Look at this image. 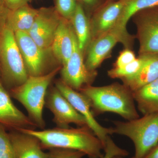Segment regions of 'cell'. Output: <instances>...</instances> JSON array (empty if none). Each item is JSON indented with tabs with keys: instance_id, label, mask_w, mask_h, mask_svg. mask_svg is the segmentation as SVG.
Instances as JSON below:
<instances>
[{
	"instance_id": "cell-1",
	"label": "cell",
	"mask_w": 158,
	"mask_h": 158,
	"mask_svg": "<svg viewBox=\"0 0 158 158\" xmlns=\"http://www.w3.org/2000/svg\"><path fill=\"white\" fill-rule=\"evenodd\" d=\"M39 139L43 149L61 148L81 152L89 158H101L104 147L88 126L77 128L56 127L48 129H22Z\"/></svg>"
},
{
	"instance_id": "cell-2",
	"label": "cell",
	"mask_w": 158,
	"mask_h": 158,
	"mask_svg": "<svg viewBox=\"0 0 158 158\" xmlns=\"http://www.w3.org/2000/svg\"><path fill=\"white\" fill-rule=\"evenodd\" d=\"M79 91L88 99L95 117L109 112L118 114L126 120L140 117L133 92L123 84L115 83L102 87L88 85Z\"/></svg>"
},
{
	"instance_id": "cell-3",
	"label": "cell",
	"mask_w": 158,
	"mask_h": 158,
	"mask_svg": "<svg viewBox=\"0 0 158 158\" xmlns=\"http://www.w3.org/2000/svg\"><path fill=\"white\" fill-rule=\"evenodd\" d=\"M61 67L54 69L48 73L38 76H29L22 85L9 90V94L24 107L29 118L41 130L44 129L45 122L43 109L48 88Z\"/></svg>"
},
{
	"instance_id": "cell-4",
	"label": "cell",
	"mask_w": 158,
	"mask_h": 158,
	"mask_svg": "<svg viewBox=\"0 0 158 158\" xmlns=\"http://www.w3.org/2000/svg\"><path fill=\"white\" fill-rule=\"evenodd\" d=\"M0 80L8 91L29 77L14 32L6 25L0 29Z\"/></svg>"
},
{
	"instance_id": "cell-5",
	"label": "cell",
	"mask_w": 158,
	"mask_h": 158,
	"mask_svg": "<svg viewBox=\"0 0 158 158\" xmlns=\"http://www.w3.org/2000/svg\"><path fill=\"white\" fill-rule=\"evenodd\" d=\"M113 123V134L126 136L132 141L135 147L133 158H144L158 143V113Z\"/></svg>"
},
{
	"instance_id": "cell-6",
	"label": "cell",
	"mask_w": 158,
	"mask_h": 158,
	"mask_svg": "<svg viewBox=\"0 0 158 158\" xmlns=\"http://www.w3.org/2000/svg\"><path fill=\"white\" fill-rule=\"evenodd\" d=\"M133 37L114 28L106 34L94 40L87 49L85 64L90 71H96L102 62L110 56L116 44L121 43L126 48L130 49L132 44Z\"/></svg>"
},
{
	"instance_id": "cell-7",
	"label": "cell",
	"mask_w": 158,
	"mask_h": 158,
	"mask_svg": "<svg viewBox=\"0 0 158 158\" xmlns=\"http://www.w3.org/2000/svg\"><path fill=\"white\" fill-rule=\"evenodd\" d=\"M139 42V56L158 54V6L133 15Z\"/></svg>"
},
{
	"instance_id": "cell-8",
	"label": "cell",
	"mask_w": 158,
	"mask_h": 158,
	"mask_svg": "<svg viewBox=\"0 0 158 158\" xmlns=\"http://www.w3.org/2000/svg\"><path fill=\"white\" fill-rule=\"evenodd\" d=\"M83 56L73 31V50L69 59L60 69L61 80L71 88L79 91L85 86L91 85L97 74L96 71H90L87 69Z\"/></svg>"
},
{
	"instance_id": "cell-9",
	"label": "cell",
	"mask_w": 158,
	"mask_h": 158,
	"mask_svg": "<svg viewBox=\"0 0 158 158\" xmlns=\"http://www.w3.org/2000/svg\"><path fill=\"white\" fill-rule=\"evenodd\" d=\"M55 85L73 108L85 117L88 127L101 141L105 147L108 136L113 134L112 127H104L97 121L88 99L83 94L71 88L61 80L56 81Z\"/></svg>"
},
{
	"instance_id": "cell-10",
	"label": "cell",
	"mask_w": 158,
	"mask_h": 158,
	"mask_svg": "<svg viewBox=\"0 0 158 158\" xmlns=\"http://www.w3.org/2000/svg\"><path fill=\"white\" fill-rule=\"evenodd\" d=\"M44 106L52 113L53 121L57 127L69 128L72 123L78 127L88 126L85 117L73 108L56 86L48 90Z\"/></svg>"
},
{
	"instance_id": "cell-11",
	"label": "cell",
	"mask_w": 158,
	"mask_h": 158,
	"mask_svg": "<svg viewBox=\"0 0 158 158\" xmlns=\"http://www.w3.org/2000/svg\"><path fill=\"white\" fill-rule=\"evenodd\" d=\"M61 19L55 8H40L28 34L41 48L49 51Z\"/></svg>"
},
{
	"instance_id": "cell-12",
	"label": "cell",
	"mask_w": 158,
	"mask_h": 158,
	"mask_svg": "<svg viewBox=\"0 0 158 158\" xmlns=\"http://www.w3.org/2000/svg\"><path fill=\"white\" fill-rule=\"evenodd\" d=\"M15 40L29 76H38L46 73L47 56L49 51L37 45L28 33L15 32Z\"/></svg>"
},
{
	"instance_id": "cell-13",
	"label": "cell",
	"mask_w": 158,
	"mask_h": 158,
	"mask_svg": "<svg viewBox=\"0 0 158 158\" xmlns=\"http://www.w3.org/2000/svg\"><path fill=\"white\" fill-rule=\"evenodd\" d=\"M0 124L7 131L36 130L37 126L16 107L0 80Z\"/></svg>"
},
{
	"instance_id": "cell-14",
	"label": "cell",
	"mask_w": 158,
	"mask_h": 158,
	"mask_svg": "<svg viewBox=\"0 0 158 158\" xmlns=\"http://www.w3.org/2000/svg\"><path fill=\"white\" fill-rule=\"evenodd\" d=\"M123 6L122 0L109 1L94 12L90 21L91 41L115 28Z\"/></svg>"
},
{
	"instance_id": "cell-15",
	"label": "cell",
	"mask_w": 158,
	"mask_h": 158,
	"mask_svg": "<svg viewBox=\"0 0 158 158\" xmlns=\"http://www.w3.org/2000/svg\"><path fill=\"white\" fill-rule=\"evenodd\" d=\"M9 134L16 158H47L35 136L19 131H10Z\"/></svg>"
},
{
	"instance_id": "cell-16",
	"label": "cell",
	"mask_w": 158,
	"mask_h": 158,
	"mask_svg": "<svg viewBox=\"0 0 158 158\" xmlns=\"http://www.w3.org/2000/svg\"><path fill=\"white\" fill-rule=\"evenodd\" d=\"M73 34V30L70 21L62 17L51 50L62 65L66 63L72 54Z\"/></svg>"
},
{
	"instance_id": "cell-17",
	"label": "cell",
	"mask_w": 158,
	"mask_h": 158,
	"mask_svg": "<svg viewBox=\"0 0 158 158\" xmlns=\"http://www.w3.org/2000/svg\"><path fill=\"white\" fill-rule=\"evenodd\" d=\"M141 56L144 61L140 70L133 76L121 80L123 85L132 92L158 78V54Z\"/></svg>"
},
{
	"instance_id": "cell-18",
	"label": "cell",
	"mask_w": 158,
	"mask_h": 158,
	"mask_svg": "<svg viewBox=\"0 0 158 158\" xmlns=\"http://www.w3.org/2000/svg\"><path fill=\"white\" fill-rule=\"evenodd\" d=\"M38 9H34L28 4L14 10H9L6 25L14 33H29L38 14Z\"/></svg>"
},
{
	"instance_id": "cell-19",
	"label": "cell",
	"mask_w": 158,
	"mask_h": 158,
	"mask_svg": "<svg viewBox=\"0 0 158 158\" xmlns=\"http://www.w3.org/2000/svg\"><path fill=\"white\" fill-rule=\"evenodd\" d=\"M70 22L76 37L79 48L84 55L91 42V31L90 20L88 19L85 9L78 2Z\"/></svg>"
},
{
	"instance_id": "cell-20",
	"label": "cell",
	"mask_w": 158,
	"mask_h": 158,
	"mask_svg": "<svg viewBox=\"0 0 158 158\" xmlns=\"http://www.w3.org/2000/svg\"><path fill=\"white\" fill-rule=\"evenodd\" d=\"M133 94L138 110L143 115L158 113V78Z\"/></svg>"
},
{
	"instance_id": "cell-21",
	"label": "cell",
	"mask_w": 158,
	"mask_h": 158,
	"mask_svg": "<svg viewBox=\"0 0 158 158\" xmlns=\"http://www.w3.org/2000/svg\"><path fill=\"white\" fill-rule=\"evenodd\" d=\"M123 6L115 28L128 33L127 24L130 19L138 11L158 6V0H122Z\"/></svg>"
},
{
	"instance_id": "cell-22",
	"label": "cell",
	"mask_w": 158,
	"mask_h": 158,
	"mask_svg": "<svg viewBox=\"0 0 158 158\" xmlns=\"http://www.w3.org/2000/svg\"><path fill=\"white\" fill-rule=\"evenodd\" d=\"M144 61L142 56H139L133 62L128 65L121 67H113L108 71V74L110 77L113 79H122L131 77L135 75L140 70Z\"/></svg>"
},
{
	"instance_id": "cell-23",
	"label": "cell",
	"mask_w": 158,
	"mask_h": 158,
	"mask_svg": "<svg viewBox=\"0 0 158 158\" xmlns=\"http://www.w3.org/2000/svg\"><path fill=\"white\" fill-rule=\"evenodd\" d=\"M0 158H16L9 132L0 124Z\"/></svg>"
},
{
	"instance_id": "cell-24",
	"label": "cell",
	"mask_w": 158,
	"mask_h": 158,
	"mask_svg": "<svg viewBox=\"0 0 158 158\" xmlns=\"http://www.w3.org/2000/svg\"><path fill=\"white\" fill-rule=\"evenodd\" d=\"M77 0H55V7L59 15L70 21L76 9Z\"/></svg>"
},
{
	"instance_id": "cell-25",
	"label": "cell",
	"mask_w": 158,
	"mask_h": 158,
	"mask_svg": "<svg viewBox=\"0 0 158 158\" xmlns=\"http://www.w3.org/2000/svg\"><path fill=\"white\" fill-rule=\"evenodd\" d=\"M105 153L101 158H113L115 156L125 157L128 155L126 150L123 149L116 145V143L108 136L104 148Z\"/></svg>"
},
{
	"instance_id": "cell-26",
	"label": "cell",
	"mask_w": 158,
	"mask_h": 158,
	"mask_svg": "<svg viewBox=\"0 0 158 158\" xmlns=\"http://www.w3.org/2000/svg\"><path fill=\"white\" fill-rule=\"evenodd\" d=\"M48 150L47 158H82L86 156L84 153L75 150L52 148Z\"/></svg>"
},
{
	"instance_id": "cell-27",
	"label": "cell",
	"mask_w": 158,
	"mask_h": 158,
	"mask_svg": "<svg viewBox=\"0 0 158 158\" xmlns=\"http://www.w3.org/2000/svg\"><path fill=\"white\" fill-rule=\"evenodd\" d=\"M136 59L135 55L130 49L126 48L119 54L115 62L116 68H121L133 62Z\"/></svg>"
},
{
	"instance_id": "cell-28",
	"label": "cell",
	"mask_w": 158,
	"mask_h": 158,
	"mask_svg": "<svg viewBox=\"0 0 158 158\" xmlns=\"http://www.w3.org/2000/svg\"><path fill=\"white\" fill-rule=\"evenodd\" d=\"M84 9L90 12H94L105 2V0H77Z\"/></svg>"
},
{
	"instance_id": "cell-29",
	"label": "cell",
	"mask_w": 158,
	"mask_h": 158,
	"mask_svg": "<svg viewBox=\"0 0 158 158\" xmlns=\"http://www.w3.org/2000/svg\"><path fill=\"white\" fill-rule=\"evenodd\" d=\"M9 10L4 0H0V29L6 25V19Z\"/></svg>"
},
{
	"instance_id": "cell-30",
	"label": "cell",
	"mask_w": 158,
	"mask_h": 158,
	"mask_svg": "<svg viewBox=\"0 0 158 158\" xmlns=\"http://www.w3.org/2000/svg\"><path fill=\"white\" fill-rule=\"evenodd\" d=\"M7 8L14 10L28 4L30 0H4Z\"/></svg>"
},
{
	"instance_id": "cell-31",
	"label": "cell",
	"mask_w": 158,
	"mask_h": 158,
	"mask_svg": "<svg viewBox=\"0 0 158 158\" xmlns=\"http://www.w3.org/2000/svg\"><path fill=\"white\" fill-rule=\"evenodd\" d=\"M144 158H158V143L150 151Z\"/></svg>"
},
{
	"instance_id": "cell-32",
	"label": "cell",
	"mask_w": 158,
	"mask_h": 158,
	"mask_svg": "<svg viewBox=\"0 0 158 158\" xmlns=\"http://www.w3.org/2000/svg\"><path fill=\"white\" fill-rule=\"evenodd\" d=\"M113 158H123V157H121V156H115ZM133 158V157L131 158Z\"/></svg>"
},
{
	"instance_id": "cell-33",
	"label": "cell",
	"mask_w": 158,
	"mask_h": 158,
	"mask_svg": "<svg viewBox=\"0 0 158 158\" xmlns=\"http://www.w3.org/2000/svg\"><path fill=\"white\" fill-rule=\"evenodd\" d=\"M0 75H1V71H0Z\"/></svg>"
}]
</instances>
